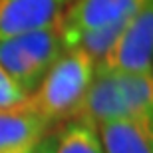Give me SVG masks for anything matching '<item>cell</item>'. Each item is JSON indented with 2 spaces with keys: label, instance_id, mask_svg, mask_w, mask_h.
Wrapping results in <instances>:
<instances>
[{
  "label": "cell",
  "instance_id": "1",
  "mask_svg": "<svg viewBox=\"0 0 153 153\" xmlns=\"http://www.w3.org/2000/svg\"><path fill=\"white\" fill-rule=\"evenodd\" d=\"M96 74V62L82 50H64L50 66L24 105L48 127L64 125L74 117Z\"/></svg>",
  "mask_w": 153,
  "mask_h": 153
},
{
  "label": "cell",
  "instance_id": "2",
  "mask_svg": "<svg viewBox=\"0 0 153 153\" xmlns=\"http://www.w3.org/2000/svg\"><path fill=\"white\" fill-rule=\"evenodd\" d=\"M100 74H153V2L125 22L108 54L96 64Z\"/></svg>",
  "mask_w": 153,
  "mask_h": 153
},
{
  "label": "cell",
  "instance_id": "3",
  "mask_svg": "<svg viewBox=\"0 0 153 153\" xmlns=\"http://www.w3.org/2000/svg\"><path fill=\"white\" fill-rule=\"evenodd\" d=\"M149 2L153 0H72L64 10L58 28L60 34H70L121 24Z\"/></svg>",
  "mask_w": 153,
  "mask_h": 153
},
{
  "label": "cell",
  "instance_id": "4",
  "mask_svg": "<svg viewBox=\"0 0 153 153\" xmlns=\"http://www.w3.org/2000/svg\"><path fill=\"white\" fill-rule=\"evenodd\" d=\"M72 0H0V40L60 22Z\"/></svg>",
  "mask_w": 153,
  "mask_h": 153
},
{
  "label": "cell",
  "instance_id": "5",
  "mask_svg": "<svg viewBox=\"0 0 153 153\" xmlns=\"http://www.w3.org/2000/svg\"><path fill=\"white\" fill-rule=\"evenodd\" d=\"M125 115H129V114H127L123 100L119 96V90H117L114 76L96 72L90 88L85 91V96L82 97V102H79L72 119L97 127V125L105 123V121L125 117Z\"/></svg>",
  "mask_w": 153,
  "mask_h": 153
},
{
  "label": "cell",
  "instance_id": "6",
  "mask_svg": "<svg viewBox=\"0 0 153 153\" xmlns=\"http://www.w3.org/2000/svg\"><path fill=\"white\" fill-rule=\"evenodd\" d=\"M103 153H153V119L117 117L96 127Z\"/></svg>",
  "mask_w": 153,
  "mask_h": 153
},
{
  "label": "cell",
  "instance_id": "7",
  "mask_svg": "<svg viewBox=\"0 0 153 153\" xmlns=\"http://www.w3.org/2000/svg\"><path fill=\"white\" fill-rule=\"evenodd\" d=\"M50 127L26 105L0 111V151L18 147L24 143H36L48 135Z\"/></svg>",
  "mask_w": 153,
  "mask_h": 153
},
{
  "label": "cell",
  "instance_id": "8",
  "mask_svg": "<svg viewBox=\"0 0 153 153\" xmlns=\"http://www.w3.org/2000/svg\"><path fill=\"white\" fill-rule=\"evenodd\" d=\"M131 117L153 119V74H111Z\"/></svg>",
  "mask_w": 153,
  "mask_h": 153
},
{
  "label": "cell",
  "instance_id": "9",
  "mask_svg": "<svg viewBox=\"0 0 153 153\" xmlns=\"http://www.w3.org/2000/svg\"><path fill=\"white\" fill-rule=\"evenodd\" d=\"M0 68L26 94H32L44 78V72L24 54L14 38L0 40Z\"/></svg>",
  "mask_w": 153,
  "mask_h": 153
},
{
  "label": "cell",
  "instance_id": "10",
  "mask_svg": "<svg viewBox=\"0 0 153 153\" xmlns=\"http://www.w3.org/2000/svg\"><path fill=\"white\" fill-rule=\"evenodd\" d=\"M14 40L24 50V54L44 74L50 70V66L62 56V52H64V44H62V36H60L58 24L42 28V30H34V32H28V34H22V36H16Z\"/></svg>",
  "mask_w": 153,
  "mask_h": 153
},
{
  "label": "cell",
  "instance_id": "11",
  "mask_svg": "<svg viewBox=\"0 0 153 153\" xmlns=\"http://www.w3.org/2000/svg\"><path fill=\"white\" fill-rule=\"evenodd\" d=\"M54 153H103V147L94 125L72 119L58 131Z\"/></svg>",
  "mask_w": 153,
  "mask_h": 153
},
{
  "label": "cell",
  "instance_id": "12",
  "mask_svg": "<svg viewBox=\"0 0 153 153\" xmlns=\"http://www.w3.org/2000/svg\"><path fill=\"white\" fill-rule=\"evenodd\" d=\"M26 97H28V94L20 90V88L12 82L10 76L0 68V111L14 109V108H18V105H22V103L26 102Z\"/></svg>",
  "mask_w": 153,
  "mask_h": 153
},
{
  "label": "cell",
  "instance_id": "13",
  "mask_svg": "<svg viewBox=\"0 0 153 153\" xmlns=\"http://www.w3.org/2000/svg\"><path fill=\"white\" fill-rule=\"evenodd\" d=\"M54 149H56V135H46L36 143L32 153H54Z\"/></svg>",
  "mask_w": 153,
  "mask_h": 153
},
{
  "label": "cell",
  "instance_id": "14",
  "mask_svg": "<svg viewBox=\"0 0 153 153\" xmlns=\"http://www.w3.org/2000/svg\"><path fill=\"white\" fill-rule=\"evenodd\" d=\"M38 143V141H36ZM36 143H24V145H18V147H10V149H4L0 153H32V149L36 147Z\"/></svg>",
  "mask_w": 153,
  "mask_h": 153
}]
</instances>
